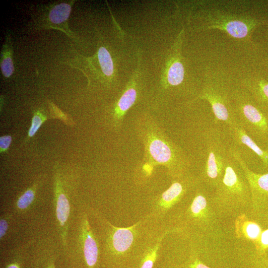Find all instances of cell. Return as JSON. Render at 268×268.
<instances>
[{"label": "cell", "instance_id": "6", "mask_svg": "<svg viewBox=\"0 0 268 268\" xmlns=\"http://www.w3.org/2000/svg\"><path fill=\"white\" fill-rule=\"evenodd\" d=\"M200 97L210 104L217 123L227 127L237 121L230 92L227 86L218 78H207Z\"/></svg>", "mask_w": 268, "mask_h": 268}, {"label": "cell", "instance_id": "14", "mask_svg": "<svg viewBox=\"0 0 268 268\" xmlns=\"http://www.w3.org/2000/svg\"><path fill=\"white\" fill-rule=\"evenodd\" d=\"M13 48L12 35L9 30L5 33L4 42L2 46L0 56V67L5 78L10 77L13 73L14 67L13 60Z\"/></svg>", "mask_w": 268, "mask_h": 268}, {"label": "cell", "instance_id": "10", "mask_svg": "<svg viewBox=\"0 0 268 268\" xmlns=\"http://www.w3.org/2000/svg\"><path fill=\"white\" fill-rule=\"evenodd\" d=\"M229 134L235 143L247 147L255 153L261 159L263 164L268 167V149L264 150L253 140L240 126L237 120L227 127Z\"/></svg>", "mask_w": 268, "mask_h": 268}, {"label": "cell", "instance_id": "24", "mask_svg": "<svg viewBox=\"0 0 268 268\" xmlns=\"http://www.w3.org/2000/svg\"><path fill=\"white\" fill-rule=\"evenodd\" d=\"M8 228V222L4 218H1L0 220V238H2L5 235Z\"/></svg>", "mask_w": 268, "mask_h": 268}, {"label": "cell", "instance_id": "13", "mask_svg": "<svg viewBox=\"0 0 268 268\" xmlns=\"http://www.w3.org/2000/svg\"><path fill=\"white\" fill-rule=\"evenodd\" d=\"M243 87L251 98L268 107V82L263 79L245 78L242 82Z\"/></svg>", "mask_w": 268, "mask_h": 268}, {"label": "cell", "instance_id": "17", "mask_svg": "<svg viewBox=\"0 0 268 268\" xmlns=\"http://www.w3.org/2000/svg\"><path fill=\"white\" fill-rule=\"evenodd\" d=\"M184 77V68L178 60L174 61L169 68L167 73L168 83L173 86L181 83Z\"/></svg>", "mask_w": 268, "mask_h": 268}, {"label": "cell", "instance_id": "18", "mask_svg": "<svg viewBox=\"0 0 268 268\" xmlns=\"http://www.w3.org/2000/svg\"><path fill=\"white\" fill-rule=\"evenodd\" d=\"M98 58L102 70L107 76H111L114 70L113 61L109 52L104 47H100L98 52Z\"/></svg>", "mask_w": 268, "mask_h": 268}, {"label": "cell", "instance_id": "26", "mask_svg": "<svg viewBox=\"0 0 268 268\" xmlns=\"http://www.w3.org/2000/svg\"><path fill=\"white\" fill-rule=\"evenodd\" d=\"M7 268H19V267L16 264H11L9 265Z\"/></svg>", "mask_w": 268, "mask_h": 268}, {"label": "cell", "instance_id": "4", "mask_svg": "<svg viewBox=\"0 0 268 268\" xmlns=\"http://www.w3.org/2000/svg\"><path fill=\"white\" fill-rule=\"evenodd\" d=\"M207 188L201 183L188 207L185 216L187 223L192 226L201 237H209L216 230L220 216L212 202Z\"/></svg>", "mask_w": 268, "mask_h": 268}, {"label": "cell", "instance_id": "21", "mask_svg": "<svg viewBox=\"0 0 268 268\" xmlns=\"http://www.w3.org/2000/svg\"><path fill=\"white\" fill-rule=\"evenodd\" d=\"M162 239V237L159 239V241L155 246L151 249L147 253L144 261L140 268H152L153 264L157 257V252L159 249Z\"/></svg>", "mask_w": 268, "mask_h": 268}, {"label": "cell", "instance_id": "7", "mask_svg": "<svg viewBox=\"0 0 268 268\" xmlns=\"http://www.w3.org/2000/svg\"><path fill=\"white\" fill-rule=\"evenodd\" d=\"M74 1L54 2L38 6L33 14L32 26L38 30H59L74 41H78L74 33L69 29L67 22Z\"/></svg>", "mask_w": 268, "mask_h": 268}, {"label": "cell", "instance_id": "5", "mask_svg": "<svg viewBox=\"0 0 268 268\" xmlns=\"http://www.w3.org/2000/svg\"><path fill=\"white\" fill-rule=\"evenodd\" d=\"M232 99L238 123L254 141L268 137V118L254 103L245 90L235 89Z\"/></svg>", "mask_w": 268, "mask_h": 268}, {"label": "cell", "instance_id": "12", "mask_svg": "<svg viewBox=\"0 0 268 268\" xmlns=\"http://www.w3.org/2000/svg\"><path fill=\"white\" fill-rule=\"evenodd\" d=\"M82 237L83 250L86 262L89 267H93L97 261L98 248L86 219L84 220L83 224Z\"/></svg>", "mask_w": 268, "mask_h": 268}, {"label": "cell", "instance_id": "8", "mask_svg": "<svg viewBox=\"0 0 268 268\" xmlns=\"http://www.w3.org/2000/svg\"><path fill=\"white\" fill-rule=\"evenodd\" d=\"M229 151L243 170L251 193L252 213L262 216L268 211V173L257 174L249 169L238 148L230 145Z\"/></svg>", "mask_w": 268, "mask_h": 268}, {"label": "cell", "instance_id": "16", "mask_svg": "<svg viewBox=\"0 0 268 268\" xmlns=\"http://www.w3.org/2000/svg\"><path fill=\"white\" fill-rule=\"evenodd\" d=\"M136 97V92L134 88L126 90L119 99L116 110V117L121 120L126 112L134 103Z\"/></svg>", "mask_w": 268, "mask_h": 268}, {"label": "cell", "instance_id": "2", "mask_svg": "<svg viewBox=\"0 0 268 268\" xmlns=\"http://www.w3.org/2000/svg\"><path fill=\"white\" fill-rule=\"evenodd\" d=\"M204 137L206 156L200 179L207 188L214 190L223 178L230 145L226 144L217 128L205 130Z\"/></svg>", "mask_w": 268, "mask_h": 268}, {"label": "cell", "instance_id": "11", "mask_svg": "<svg viewBox=\"0 0 268 268\" xmlns=\"http://www.w3.org/2000/svg\"><path fill=\"white\" fill-rule=\"evenodd\" d=\"M135 226L124 228L111 225V244L115 252L123 253L131 247L134 240Z\"/></svg>", "mask_w": 268, "mask_h": 268}, {"label": "cell", "instance_id": "19", "mask_svg": "<svg viewBox=\"0 0 268 268\" xmlns=\"http://www.w3.org/2000/svg\"><path fill=\"white\" fill-rule=\"evenodd\" d=\"M35 196V188L32 187L26 190L18 199L16 206L20 210L28 207L33 202Z\"/></svg>", "mask_w": 268, "mask_h": 268}, {"label": "cell", "instance_id": "15", "mask_svg": "<svg viewBox=\"0 0 268 268\" xmlns=\"http://www.w3.org/2000/svg\"><path fill=\"white\" fill-rule=\"evenodd\" d=\"M236 232L238 237L254 242L258 240L262 233L260 226L248 219L246 214L238 216L236 220Z\"/></svg>", "mask_w": 268, "mask_h": 268}, {"label": "cell", "instance_id": "9", "mask_svg": "<svg viewBox=\"0 0 268 268\" xmlns=\"http://www.w3.org/2000/svg\"><path fill=\"white\" fill-rule=\"evenodd\" d=\"M55 195L57 218L61 229L63 244L65 246L67 221L70 213V204L64 191L59 173H57L55 176Z\"/></svg>", "mask_w": 268, "mask_h": 268}, {"label": "cell", "instance_id": "3", "mask_svg": "<svg viewBox=\"0 0 268 268\" xmlns=\"http://www.w3.org/2000/svg\"><path fill=\"white\" fill-rule=\"evenodd\" d=\"M198 17L200 30L217 29L238 39L249 38L260 24L259 20L250 15L233 14L215 8H205Z\"/></svg>", "mask_w": 268, "mask_h": 268}, {"label": "cell", "instance_id": "1", "mask_svg": "<svg viewBox=\"0 0 268 268\" xmlns=\"http://www.w3.org/2000/svg\"><path fill=\"white\" fill-rule=\"evenodd\" d=\"M220 216H239L251 208V193L244 172L230 151L221 181L211 195Z\"/></svg>", "mask_w": 268, "mask_h": 268}, {"label": "cell", "instance_id": "22", "mask_svg": "<svg viewBox=\"0 0 268 268\" xmlns=\"http://www.w3.org/2000/svg\"><path fill=\"white\" fill-rule=\"evenodd\" d=\"M255 244L257 246L258 250L260 253L265 251L268 248V229L262 232Z\"/></svg>", "mask_w": 268, "mask_h": 268}, {"label": "cell", "instance_id": "23", "mask_svg": "<svg viewBox=\"0 0 268 268\" xmlns=\"http://www.w3.org/2000/svg\"><path fill=\"white\" fill-rule=\"evenodd\" d=\"M12 141V137L9 135H3L0 137V153L5 152L9 148Z\"/></svg>", "mask_w": 268, "mask_h": 268}, {"label": "cell", "instance_id": "25", "mask_svg": "<svg viewBox=\"0 0 268 268\" xmlns=\"http://www.w3.org/2000/svg\"><path fill=\"white\" fill-rule=\"evenodd\" d=\"M189 268H210L203 264L199 259H196L190 265Z\"/></svg>", "mask_w": 268, "mask_h": 268}, {"label": "cell", "instance_id": "20", "mask_svg": "<svg viewBox=\"0 0 268 268\" xmlns=\"http://www.w3.org/2000/svg\"><path fill=\"white\" fill-rule=\"evenodd\" d=\"M46 119V116L40 111L35 112L32 117L31 126L28 132V137L33 136Z\"/></svg>", "mask_w": 268, "mask_h": 268}]
</instances>
